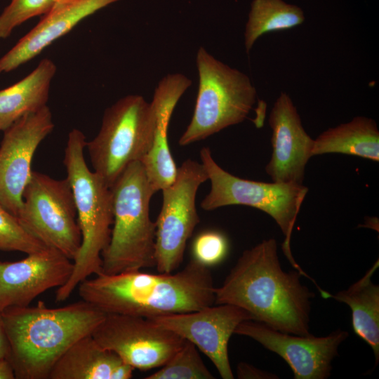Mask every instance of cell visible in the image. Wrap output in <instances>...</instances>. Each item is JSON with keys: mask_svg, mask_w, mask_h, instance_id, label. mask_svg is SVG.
Listing matches in <instances>:
<instances>
[{"mask_svg": "<svg viewBox=\"0 0 379 379\" xmlns=\"http://www.w3.org/2000/svg\"><path fill=\"white\" fill-rule=\"evenodd\" d=\"M302 275L298 270L284 271L276 240L265 239L243 252L215 287V303L241 307L253 320L274 330L307 335L315 294L301 284Z\"/></svg>", "mask_w": 379, "mask_h": 379, "instance_id": "cell-1", "label": "cell"}, {"mask_svg": "<svg viewBox=\"0 0 379 379\" xmlns=\"http://www.w3.org/2000/svg\"><path fill=\"white\" fill-rule=\"evenodd\" d=\"M77 287L81 300L105 314L150 319L192 312L215 303L211 273L192 258L176 273H100Z\"/></svg>", "mask_w": 379, "mask_h": 379, "instance_id": "cell-2", "label": "cell"}, {"mask_svg": "<svg viewBox=\"0 0 379 379\" xmlns=\"http://www.w3.org/2000/svg\"><path fill=\"white\" fill-rule=\"evenodd\" d=\"M9 342L8 357L17 379H48L61 355L92 334L105 314L81 300L57 308L39 300L1 312Z\"/></svg>", "mask_w": 379, "mask_h": 379, "instance_id": "cell-3", "label": "cell"}, {"mask_svg": "<svg viewBox=\"0 0 379 379\" xmlns=\"http://www.w3.org/2000/svg\"><path fill=\"white\" fill-rule=\"evenodd\" d=\"M86 137L73 128L68 134L63 164L72 187L81 235L79 250L73 260L72 272L58 288L55 300H66L78 285L102 272V253L107 246L113 224L111 188L87 166Z\"/></svg>", "mask_w": 379, "mask_h": 379, "instance_id": "cell-4", "label": "cell"}, {"mask_svg": "<svg viewBox=\"0 0 379 379\" xmlns=\"http://www.w3.org/2000/svg\"><path fill=\"white\" fill-rule=\"evenodd\" d=\"M113 224L102 253V272L115 274L155 266L156 223L149 204L157 192L141 161H135L110 187Z\"/></svg>", "mask_w": 379, "mask_h": 379, "instance_id": "cell-5", "label": "cell"}, {"mask_svg": "<svg viewBox=\"0 0 379 379\" xmlns=\"http://www.w3.org/2000/svg\"><path fill=\"white\" fill-rule=\"evenodd\" d=\"M198 93L192 119L178 144L186 146L244 121L256 102L249 77L215 59L204 47L197 51Z\"/></svg>", "mask_w": 379, "mask_h": 379, "instance_id": "cell-6", "label": "cell"}, {"mask_svg": "<svg viewBox=\"0 0 379 379\" xmlns=\"http://www.w3.org/2000/svg\"><path fill=\"white\" fill-rule=\"evenodd\" d=\"M201 163L211 182L209 192L201 203L205 211L232 205H244L270 215L285 237L282 250L292 266L311 279L295 262L291 250V238L300 207L308 192L303 185L265 182L235 176L221 168L208 147L200 150Z\"/></svg>", "mask_w": 379, "mask_h": 379, "instance_id": "cell-7", "label": "cell"}, {"mask_svg": "<svg viewBox=\"0 0 379 379\" xmlns=\"http://www.w3.org/2000/svg\"><path fill=\"white\" fill-rule=\"evenodd\" d=\"M155 112L139 95L120 98L104 112L98 134L86 147L93 171L111 187L131 164L142 161L154 137Z\"/></svg>", "mask_w": 379, "mask_h": 379, "instance_id": "cell-8", "label": "cell"}, {"mask_svg": "<svg viewBox=\"0 0 379 379\" xmlns=\"http://www.w3.org/2000/svg\"><path fill=\"white\" fill-rule=\"evenodd\" d=\"M17 218L46 246L55 248L73 261L81 246V235L67 178L58 180L33 171L23 191Z\"/></svg>", "mask_w": 379, "mask_h": 379, "instance_id": "cell-9", "label": "cell"}, {"mask_svg": "<svg viewBox=\"0 0 379 379\" xmlns=\"http://www.w3.org/2000/svg\"><path fill=\"white\" fill-rule=\"evenodd\" d=\"M208 180L201 163L184 161L174 182L162 191L163 201L156 223L155 267L159 273H172L183 260L188 239L199 222L196 197Z\"/></svg>", "mask_w": 379, "mask_h": 379, "instance_id": "cell-10", "label": "cell"}, {"mask_svg": "<svg viewBox=\"0 0 379 379\" xmlns=\"http://www.w3.org/2000/svg\"><path fill=\"white\" fill-rule=\"evenodd\" d=\"M91 335L101 346L142 371L163 366L185 340L147 318L119 314H105Z\"/></svg>", "mask_w": 379, "mask_h": 379, "instance_id": "cell-11", "label": "cell"}, {"mask_svg": "<svg viewBox=\"0 0 379 379\" xmlns=\"http://www.w3.org/2000/svg\"><path fill=\"white\" fill-rule=\"evenodd\" d=\"M53 128L52 114L46 105L21 117L4 131L0 144V203L16 217L33 171L34 154Z\"/></svg>", "mask_w": 379, "mask_h": 379, "instance_id": "cell-12", "label": "cell"}, {"mask_svg": "<svg viewBox=\"0 0 379 379\" xmlns=\"http://www.w3.org/2000/svg\"><path fill=\"white\" fill-rule=\"evenodd\" d=\"M234 334L249 337L280 356L291 367L295 379H326L340 345L349 335L338 329L326 336L299 335L274 330L254 320L240 323Z\"/></svg>", "mask_w": 379, "mask_h": 379, "instance_id": "cell-13", "label": "cell"}, {"mask_svg": "<svg viewBox=\"0 0 379 379\" xmlns=\"http://www.w3.org/2000/svg\"><path fill=\"white\" fill-rule=\"evenodd\" d=\"M193 343L213 362L223 379H233L228 343L237 326L253 320L245 310L230 304H218L183 313L149 319Z\"/></svg>", "mask_w": 379, "mask_h": 379, "instance_id": "cell-14", "label": "cell"}, {"mask_svg": "<svg viewBox=\"0 0 379 379\" xmlns=\"http://www.w3.org/2000/svg\"><path fill=\"white\" fill-rule=\"evenodd\" d=\"M72 270V260L48 246L18 261H0V312L28 306L47 290L62 286Z\"/></svg>", "mask_w": 379, "mask_h": 379, "instance_id": "cell-15", "label": "cell"}, {"mask_svg": "<svg viewBox=\"0 0 379 379\" xmlns=\"http://www.w3.org/2000/svg\"><path fill=\"white\" fill-rule=\"evenodd\" d=\"M272 153L265 172L272 182L303 185L305 169L313 156L314 140L305 131L292 100L281 93L269 117Z\"/></svg>", "mask_w": 379, "mask_h": 379, "instance_id": "cell-16", "label": "cell"}, {"mask_svg": "<svg viewBox=\"0 0 379 379\" xmlns=\"http://www.w3.org/2000/svg\"><path fill=\"white\" fill-rule=\"evenodd\" d=\"M118 1L72 0L53 5L35 27L0 58V74L32 60L85 18Z\"/></svg>", "mask_w": 379, "mask_h": 379, "instance_id": "cell-17", "label": "cell"}, {"mask_svg": "<svg viewBox=\"0 0 379 379\" xmlns=\"http://www.w3.org/2000/svg\"><path fill=\"white\" fill-rule=\"evenodd\" d=\"M192 81L180 73L164 77L155 88L152 104L156 117L152 146L142 162L156 192L171 185L178 167L170 151L168 128L173 109Z\"/></svg>", "mask_w": 379, "mask_h": 379, "instance_id": "cell-18", "label": "cell"}, {"mask_svg": "<svg viewBox=\"0 0 379 379\" xmlns=\"http://www.w3.org/2000/svg\"><path fill=\"white\" fill-rule=\"evenodd\" d=\"M134 370L91 334L78 340L61 355L48 379H129Z\"/></svg>", "mask_w": 379, "mask_h": 379, "instance_id": "cell-19", "label": "cell"}, {"mask_svg": "<svg viewBox=\"0 0 379 379\" xmlns=\"http://www.w3.org/2000/svg\"><path fill=\"white\" fill-rule=\"evenodd\" d=\"M56 69L53 60L44 58L25 77L0 90V131L47 105Z\"/></svg>", "mask_w": 379, "mask_h": 379, "instance_id": "cell-20", "label": "cell"}, {"mask_svg": "<svg viewBox=\"0 0 379 379\" xmlns=\"http://www.w3.org/2000/svg\"><path fill=\"white\" fill-rule=\"evenodd\" d=\"M379 266L378 260L365 274L331 298L347 305L352 311V324L354 333L373 350L376 366L379 361V286L372 277Z\"/></svg>", "mask_w": 379, "mask_h": 379, "instance_id": "cell-21", "label": "cell"}, {"mask_svg": "<svg viewBox=\"0 0 379 379\" xmlns=\"http://www.w3.org/2000/svg\"><path fill=\"white\" fill-rule=\"evenodd\" d=\"M340 153L379 161V131L376 122L357 116L350 121L329 128L315 140L312 155Z\"/></svg>", "mask_w": 379, "mask_h": 379, "instance_id": "cell-22", "label": "cell"}, {"mask_svg": "<svg viewBox=\"0 0 379 379\" xmlns=\"http://www.w3.org/2000/svg\"><path fill=\"white\" fill-rule=\"evenodd\" d=\"M304 20L302 10L295 5L283 0H253L244 32L246 53L261 35L294 27Z\"/></svg>", "mask_w": 379, "mask_h": 379, "instance_id": "cell-23", "label": "cell"}, {"mask_svg": "<svg viewBox=\"0 0 379 379\" xmlns=\"http://www.w3.org/2000/svg\"><path fill=\"white\" fill-rule=\"evenodd\" d=\"M146 379H213L215 378L199 354L197 347L185 340L182 346L157 371Z\"/></svg>", "mask_w": 379, "mask_h": 379, "instance_id": "cell-24", "label": "cell"}, {"mask_svg": "<svg viewBox=\"0 0 379 379\" xmlns=\"http://www.w3.org/2000/svg\"><path fill=\"white\" fill-rule=\"evenodd\" d=\"M46 247L22 225L16 216L0 203V251H19L28 254Z\"/></svg>", "mask_w": 379, "mask_h": 379, "instance_id": "cell-25", "label": "cell"}, {"mask_svg": "<svg viewBox=\"0 0 379 379\" xmlns=\"http://www.w3.org/2000/svg\"><path fill=\"white\" fill-rule=\"evenodd\" d=\"M53 6V0H11L0 13V39L8 37L15 28L30 18L44 15Z\"/></svg>", "mask_w": 379, "mask_h": 379, "instance_id": "cell-26", "label": "cell"}, {"mask_svg": "<svg viewBox=\"0 0 379 379\" xmlns=\"http://www.w3.org/2000/svg\"><path fill=\"white\" fill-rule=\"evenodd\" d=\"M226 237L217 230H205L194 239L192 244V259L209 267L221 262L228 252Z\"/></svg>", "mask_w": 379, "mask_h": 379, "instance_id": "cell-27", "label": "cell"}, {"mask_svg": "<svg viewBox=\"0 0 379 379\" xmlns=\"http://www.w3.org/2000/svg\"><path fill=\"white\" fill-rule=\"evenodd\" d=\"M237 378L239 379H274L278 377L270 372L260 370L253 365L241 362L237 368Z\"/></svg>", "mask_w": 379, "mask_h": 379, "instance_id": "cell-28", "label": "cell"}, {"mask_svg": "<svg viewBox=\"0 0 379 379\" xmlns=\"http://www.w3.org/2000/svg\"><path fill=\"white\" fill-rule=\"evenodd\" d=\"M9 353V342L6 332L1 312H0V358L8 359Z\"/></svg>", "mask_w": 379, "mask_h": 379, "instance_id": "cell-29", "label": "cell"}, {"mask_svg": "<svg viewBox=\"0 0 379 379\" xmlns=\"http://www.w3.org/2000/svg\"><path fill=\"white\" fill-rule=\"evenodd\" d=\"M13 368L7 358H0V379H15Z\"/></svg>", "mask_w": 379, "mask_h": 379, "instance_id": "cell-30", "label": "cell"}, {"mask_svg": "<svg viewBox=\"0 0 379 379\" xmlns=\"http://www.w3.org/2000/svg\"><path fill=\"white\" fill-rule=\"evenodd\" d=\"M70 1H72V0H53V5L62 4H64Z\"/></svg>", "mask_w": 379, "mask_h": 379, "instance_id": "cell-31", "label": "cell"}]
</instances>
